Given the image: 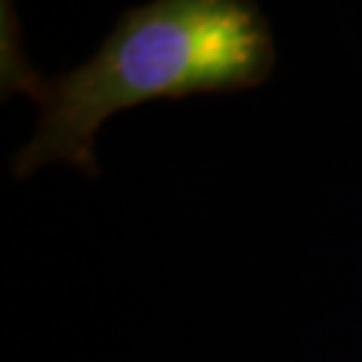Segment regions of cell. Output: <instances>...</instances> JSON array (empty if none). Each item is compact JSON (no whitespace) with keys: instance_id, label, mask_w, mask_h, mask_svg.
Masks as SVG:
<instances>
[{"instance_id":"6da1fadb","label":"cell","mask_w":362,"mask_h":362,"mask_svg":"<svg viewBox=\"0 0 362 362\" xmlns=\"http://www.w3.org/2000/svg\"><path fill=\"white\" fill-rule=\"evenodd\" d=\"M272 27L255 0H151L124 11L89 62L43 78L25 59L16 16L3 0L0 83L27 91L40 107L38 132L13 158L27 177L65 161L97 175L94 137L107 118L151 100L260 86L272 76Z\"/></svg>"}]
</instances>
